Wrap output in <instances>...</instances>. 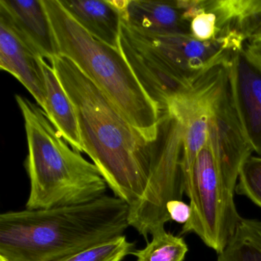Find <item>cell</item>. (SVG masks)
<instances>
[{"mask_svg":"<svg viewBox=\"0 0 261 261\" xmlns=\"http://www.w3.org/2000/svg\"><path fill=\"white\" fill-rule=\"evenodd\" d=\"M247 46L261 63V41L247 43Z\"/></svg>","mask_w":261,"mask_h":261,"instance_id":"cell-20","label":"cell"},{"mask_svg":"<svg viewBox=\"0 0 261 261\" xmlns=\"http://www.w3.org/2000/svg\"><path fill=\"white\" fill-rule=\"evenodd\" d=\"M119 50L139 83L161 112L174 99L193 91L195 84L181 75L159 51L122 20Z\"/></svg>","mask_w":261,"mask_h":261,"instance_id":"cell-7","label":"cell"},{"mask_svg":"<svg viewBox=\"0 0 261 261\" xmlns=\"http://www.w3.org/2000/svg\"><path fill=\"white\" fill-rule=\"evenodd\" d=\"M59 2L94 39L119 49L123 17L118 0H62Z\"/></svg>","mask_w":261,"mask_h":261,"instance_id":"cell-12","label":"cell"},{"mask_svg":"<svg viewBox=\"0 0 261 261\" xmlns=\"http://www.w3.org/2000/svg\"><path fill=\"white\" fill-rule=\"evenodd\" d=\"M209 111V142L221 168L240 175L253 152L233 100L227 64L206 74Z\"/></svg>","mask_w":261,"mask_h":261,"instance_id":"cell-6","label":"cell"},{"mask_svg":"<svg viewBox=\"0 0 261 261\" xmlns=\"http://www.w3.org/2000/svg\"><path fill=\"white\" fill-rule=\"evenodd\" d=\"M123 22L145 35L191 36L192 19L205 10L208 0H118Z\"/></svg>","mask_w":261,"mask_h":261,"instance_id":"cell-8","label":"cell"},{"mask_svg":"<svg viewBox=\"0 0 261 261\" xmlns=\"http://www.w3.org/2000/svg\"><path fill=\"white\" fill-rule=\"evenodd\" d=\"M129 206L110 195L85 204L0 215V257L60 261L123 235Z\"/></svg>","mask_w":261,"mask_h":261,"instance_id":"cell-2","label":"cell"},{"mask_svg":"<svg viewBox=\"0 0 261 261\" xmlns=\"http://www.w3.org/2000/svg\"><path fill=\"white\" fill-rule=\"evenodd\" d=\"M190 30L191 36L200 41H209L215 39L222 30H220L218 27L216 13L208 10L207 7L192 19Z\"/></svg>","mask_w":261,"mask_h":261,"instance_id":"cell-18","label":"cell"},{"mask_svg":"<svg viewBox=\"0 0 261 261\" xmlns=\"http://www.w3.org/2000/svg\"><path fill=\"white\" fill-rule=\"evenodd\" d=\"M182 126L167 111L162 113L158 137L152 143L150 173L144 197L129 210V227L149 241V235L165 229L171 221L166 204L185 193Z\"/></svg>","mask_w":261,"mask_h":261,"instance_id":"cell-5","label":"cell"},{"mask_svg":"<svg viewBox=\"0 0 261 261\" xmlns=\"http://www.w3.org/2000/svg\"><path fill=\"white\" fill-rule=\"evenodd\" d=\"M0 19L39 57L51 61L59 56L43 0H0Z\"/></svg>","mask_w":261,"mask_h":261,"instance_id":"cell-10","label":"cell"},{"mask_svg":"<svg viewBox=\"0 0 261 261\" xmlns=\"http://www.w3.org/2000/svg\"><path fill=\"white\" fill-rule=\"evenodd\" d=\"M166 210L171 221L184 225L190 219L192 209L190 204H186L181 200H172L166 204Z\"/></svg>","mask_w":261,"mask_h":261,"instance_id":"cell-19","label":"cell"},{"mask_svg":"<svg viewBox=\"0 0 261 261\" xmlns=\"http://www.w3.org/2000/svg\"><path fill=\"white\" fill-rule=\"evenodd\" d=\"M0 261H7V260H5V259H4V258L0 257Z\"/></svg>","mask_w":261,"mask_h":261,"instance_id":"cell-21","label":"cell"},{"mask_svg":"<svg viewBox=\"0 0 261 261\" xmlns=\"http://www.w3.org/2000/svg\"><path fill=\"white\" fill-rule=\"evenodd\" d=\"M233 100L253 152L261 157V63L246 42L227 64Z\"/></svg>","mask_w":261,"mask_h":261,"instance_id":"cell-9","label":"cell"},{"mask_svg":"<svg viewBox=\"0 0 261 261\" xmlns=\"http://www.w3.org/2000/svg\"><path fill=\"white\" fill-rule=\"evenodd\" d=\"M189 251L187 244L181 236H175L165 229L152 234V241L141 250L131 253L137 261H184Z\"/></svg>","mask_w":261,"mask_h":261,"instance_id":"cell-15","label":"cell"},{"mask_svg":"<svg viewBox=\"0 0 261 261\" xmlns=\"http://www.w3.org/2000/svg\"><path fill=\"white\" fill-rule=\"evenodd\" d=\"M217 261H261V221L242 218Z\"/></svg>","mask_w":261,"mask_h":261,"instance_id":"cell-14","label":"cell"},{"mask_svg":"<svg viewBox=\"0 0 261 261\" xmlns=\"http://www.w3.org/2000/svg\"><path fill=\"white\" fill-rule=\"evenodd\" d=\"M15 98L28 143L25 168L30 191L25 209L77 205L105 195L108 186L97 166L68 145L39 105L19 94Z\"/></svg>","mask_w":261,"mask_h":261,"instance_id":"cell-3","label":"cell"},{"mask_svg":"<svg viewBox=\"0 0 261 261\" xmlns=\"http://www.w3.org/2000/svg\"><path fill=\"white\" fill-rule=\"evenodd\" d=\"M59 54L71 59L149 143L158 137L162 112L142 88L118 48L94 39L62 7L43 0Z\"/></svg>","mask_w":261,"mask_h":261,"instance_id":"cell-4","label":"cell"},{"mask_svg":"<svg viewBox=\"0 0 261 261\" xmlns=\"http://www.w3.org/2000/svg\"><path fill=\"white\" fill-rule=\"evenodd\" d=\"M134 245L122 235L60 261H123L134 251Z\"/></svg>","mask_w":261,"mask_h":261,"instance_id":"cell-16","label":"cell"},{"mask_svg":"<svg viewBox=\"0 0 261 261\" xmlns=\"http://www.w3.org/2000/svg\"><path fill=\"white\" fill-rule=\"evenodd\" d=\"M236 193L247 197L261 207V157L250 155L244 162L237 184Z\"/></svg>","mask_w":261,"mask_h":261,"instance_id":"cell-17","label":"cell"},{"mask_svg":"<svg viewBox=\"0 0 261 261\" xmlns=\"http://www.w3.org/2000/svg\"><path fill=\"white\" fill-rule=\"evenodd\" d=\"M50 63L74 105L84 152L114 195L134 208L149 183L152 143L71 59L59 55Z\"/></svg>","mask_w":261,"mask_h":261,"instance_id":"cell-1","label":"cell"},{"mask_svg":"<svg viewBox=\"0 0 261 261\" xmlns=\"http://www.w3.org/2000/svg\"><path fill=\"white\" fill-rule=\"evenodd\" d=\"M46 91V113L59 135L77 152H84L77 114L54 68L43 58L39 59Z\"/></svg>","mask_w":261,"mask_h":261,"instance_id":"cell-13","label":"cell"},{"mask_svg":"<svg viewBox=\"0 0 261 261\" xmlns=\"http://www.w3.org/2000/svg\"><path fill=\"white\" fill-rule=\"evenodd\" d=\"M40 58L0 19V68L14 76L45 111L46 91Z\"/></svg>","mask_w":261,"mask_h":261,"instance_id":"cell-11","label":"cell"}]
</instances>
